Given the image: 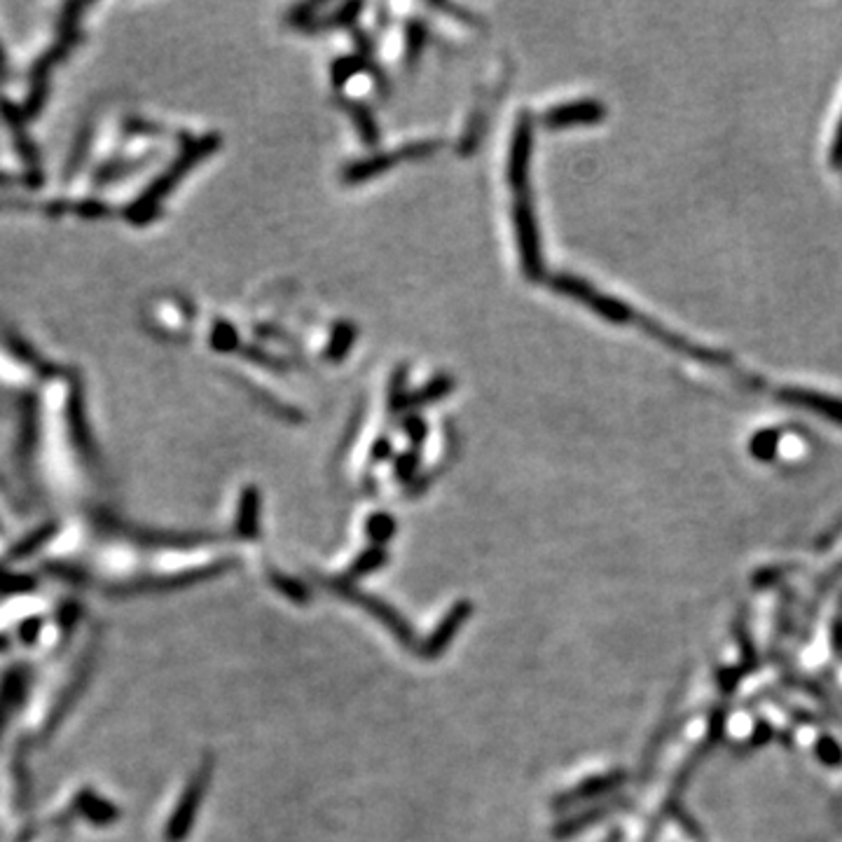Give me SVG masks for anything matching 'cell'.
I'll return each instance as SVG.
<instances>
[{"mask_svg":"<svg viewBox=\"0 0 842 842\" xmlns=\"http://www.w3.org/2000/svg\"><path fill=\"white\" fill-rule=\"evenodd\" d=\"M831 162L835 166L842 164V120L838 124V132H835V138H833V146H831Z\"/></svg>","mask_w":842,"mask_h":842,"instance_id":"cell-3","label":"cell"},{"mask_svg":"<svg viewBox=\"0 0 842 842\" xmlns=\"http://www.w3.org/2000/svg\"><path fill=\"white\" fill-rule=\"evenodd\" d=\"M777 443H779V433L775 429H768V431H760L754 435L752 441V455L760 461H768L775 457L777 451Z\"/></svg>","mask_w":842,"mask_h":842,"instance_id":"cell-2","label":"cell"},{"mask_svg":"<svg viewBox=\"0 0 842 842\" xmlns=\"http://www.w3.org/2000/svg\"><path fill=\"white\" fill-rule=\"evenodd\" d=\"M777 398L789 405L807 408L819 417H826L833 424H842V400L833 396H824L819 392H807V388H777Z\"/></svg>","mask_w":842,"mask_h":842,"instance_id":"cell-1","label":"cell"}]
</instances>
